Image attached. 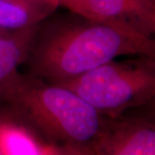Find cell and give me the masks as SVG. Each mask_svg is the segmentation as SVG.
Returning <instances> with one entry per match:
<instances>
[{
	"instance_id": "6da1fadb",
	"label": "cell",
	"mask_w": 155,
	"mask_h": 155,
	"mask_svg": "<svg viewBox=\"0 0 155 155\" xmlns=\"http://www.w3.org/2000/svg\"><path fill=\"white\" fill-rule=\"evenodd\" d=\"M155 56V41L69 11L35 26L24 64L50 83L71 80L120 56Z\"/></svg>"
},
{
	"instance_id": "7a4b0ae2",
	"label": "cell",
	"mask_w": 155,
	"mask_h": 155,
	"mask_svg": "<svg viewBox=\"0 0 155 155\" xmlns=\"http://www.w3.org/2000/svg\"><path fill=\"white\" fill-rule=\"evenodd\" d=\"M0 104L70 148H87L105 123L102 115L71 90L19 71L0 88Z\"/></svg>"
},
{
	"instance_id": "3957f363",
	"label": "cell",
	"mask_w": 155,
	"mask_h": 155,
	"mask_svg": "<svg viewBox=\"0 0 155 155\" xmlns=\"http://www.w3.org/2000/svg\"><path fill=\"white\" fill-rule=\"evenodd\" d=\"M58 84L76 93L100 115L115 118L154 100L155 56L112 60Z\"/></svg>"
},
{
	"instance_id": "277c9868",
	"label": "cell",
	"mask_w": 155,
	"mask_h": 155,
	"mask_svg": "<svg viewBox=\"0 0 155 155\" xmlns=\"http://www.w3.org/2000/svg\"><path fill=\"white\" fill-rule=\"evenodd\" d=\"M60 6L146 37L153 38L154 35L155 1L153 0H60Z\"/></svg>"
},
{
	"instance_id": "5b68a950",
	"label": "cell",
	"mask_w": 155,
	"mask_h": 155,
	"mask_svg": "<svg viewBox=\"0 0 155 155\" xmlns=\"http://www.w3.org/2000/svg\"><path fill=\"white\" fill-rule=\"evenodd\" d=\"M87 155H155V130L141 120L104 123Z\"/></svg>"
},
{
	"instance_id": "8992f818",
	"label": "cell",
	"mask_w": 155,
	"mask_h": 155,
	"mask_svg": "<svg viewBox=\"0 0 155 155\" xmlns=\"http://www.w3.org/2000/svg\"><path fill=\"white\" fill-rule=\"evenodd\" d=\"M57 8L42 0H0V28L17 32L31 28L54 14Z\"/></svg>"
},
{
	"instance_id": "52a82bcc",
	"label": "cell",
	"mask_w": 155,
	"mask_h": 155,
	"mask_svg": "<svg viewBox=\"0 0 155 155\" xmlns=\"http://www.w3.org/2000/svg\"><path fill=\"white\" fill-rule=\"evenodd\" d=\"M35 26L0 36V88L24 64Z\"/></svg>"
},
{
	"instance_id": "ba28073f",
	"label": "cell",
	"mask_w": 155,
	"mask_h": 155,
	"mask_svg": "<svg viewBox=\"0 0 155 155\" xmlns=\"http://www.w3.org/2000/svg\"><path fill=\"white\" fill-rule=\"evenodd\" d=\"M0 150L2 155H48L49 150L41 147L23 127L0 121Z\"/></svg>"
},
{
	"instance_id": "9c48e42d",
	"label": "cell",
	"mask_w": 155,
	"mask_h": 155,
	"mask_svg": "<svg viewBox=\"0 0 155 155\" xmlns=\"http://www.w3.org/2000/svg\"><path fill=\"white\" fill-rule=\"evenodd\" d=\"M48 155H86L85 153L80 149H75V148H70V147H65V149L61 152H55L54 150L48 151Z\"/></svg>"
},
{
	"instance_id": "30bf717a",
	"label": "cell",
	"mask_w": 155,
	"mask_h": 155,
	"mask_svg": "<svg viewBox=\"0 0 155 155\" xmlns=\"http://www.w3.org/2000/svg\"><path fill=\"white\" fill-rule=\"evenodd\" d=\"M42 1H46V2H49L52 4H54L58 7H60V0H42Z\"/></svg>"
},
{
	"instance_id": "8fae6325",
	"label": "cell",
	"mask_w": 155,
	"mask_h": 155,
	"mask_svg": "<svg viewBox=\"0 0 155 155\" xmlns=\"http://www.w3.org/2000/svg\"><path fill=\"white\" fill-rule=\"evenodd\" d=\"M9 33H11V32H7V31H5V30H3V29L0 28V36H2V35H6V34Z\"/></svg>"
},
{
	"instance_id": "7c38bea8",
	"label": "cell",
	"mask_w": 155,
	"mask_h": 155,
	"mask_svg": "<svg viewBox=\"0 0 155 155\" xmlns=\"http://www.w3.org/2000/svg\"><path fill=\"white\" fill-rule=\"evenodd\" d=\"M0 155H2V153H1V150H0Z\"/></svg>"
},
{
	"instance_id": "4fadbf2b",
	"label": "cell",
	"mask_w": 155,
	"mask_h": 155,
	"mask_svg": "<svg viewBox=\"0 0 155 155\" xmlns=\"http://www.w3.org/2000/svg\"><path fill=\"white\" fill-rule=\"evenodd\" d=\"M153 1H155V0H153Z\"/></svg>"
}]
</instances>
